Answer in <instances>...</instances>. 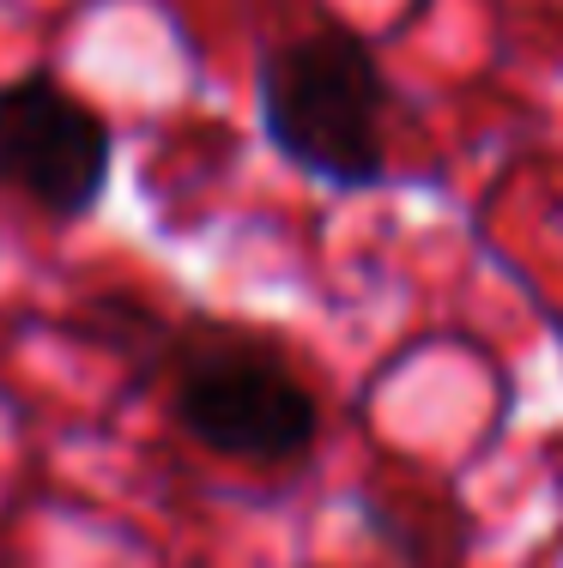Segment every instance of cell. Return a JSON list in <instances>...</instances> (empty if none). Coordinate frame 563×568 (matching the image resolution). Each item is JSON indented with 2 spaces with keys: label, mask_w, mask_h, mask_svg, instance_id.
<instances>
[{
  "label": "cell",
  "mask_w": 563,
  "mask_h": 568,
  "mask_svg": "<svg viewBox=\"0 0 563 568\" xmlns=\"http://www.w3.org/2000/svg\"><path fill=\"white\" fill-rule=\"evenodd\" d=\"M86 321H91L86 339L122 351L133 369H158V363H170V357H177V345H182L170 321H158L152 308L133 303V296H122V291H103L98 303H86Z\"/></svg>",
  "instance_id": "cell-4"
},
{
  "label": "cell",
  "mask_w": 563,
  "mask_h": 568,
  "mask_svg": "<svg viewBox=\"0 0 563 568\" xmlns=\"http://www.w3.org/2000/svg\"><path fill=\"white\" fill-rule=\"evenodd\" d=\"M115 170V133L61 79L19 73L0 85V187L49 219L98 212Z\"/></svg>",
  "instance_id": "cell-3"
},
{
  "label": "cell",
  "mask_w": 563,
  "mask_h": 568,
  "mask_svg": "<svg viewBox=\"0 0 563 568\" xmlns=\"http://www.w3.org/2000/svg\"><path fill=\"white\" fill-rule=\"evenodd\" d=\"M170 405L200 448L243 459V466H291L321 436L315 394L291 375V363L273 345L243 339V333L177 345Z\"/></svg>",
  "instance_id": "cell-2"
},
{
  "label": "cell",
  "mask_w": 563,
  "mask_h": 568,
  "mask_svg": "<svg viewBox=\"0 0 563 568\" xmlns=\"http://www.w3.org/2000/svg\"><path fill=\"white\" fill-rule=\"evenodd\" d=\"M261 128L291 170L321 187H370L388 170L382 110L388 79L375 49L345 24L273 43L261 55Z\"/></svg>",
  "instance_id": "cell-1"
}]
</instances>
